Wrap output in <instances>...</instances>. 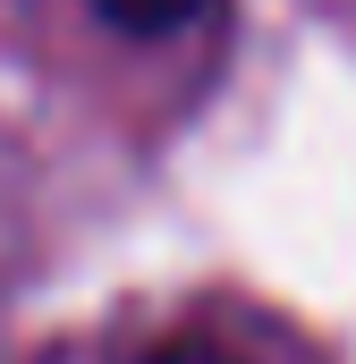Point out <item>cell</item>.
Returning <instances> with one entry per match:
<instances>
[{"instance_id":"obj_1","label":"cell","mask_w":356,"mask_h":364,"mask_svg":"<svg viewBox=\"0 0 356 364\" xmlns=\"http://www.w3.org/2000/svg\"><path fill=\"white\" fill-rule=\"evenodd\" d=\"M102 9V26H119V34H136V43H162L178 26H195L212 0H93Z\"/></svg>"},{"instance_id":"obj_2","label":"cell","mask_w":356,"mask_h":364,"mask_svg":"<svg viewBox=\"0 0 356 364\" xmlns=\"http://www.w3.org/2000/svg\"><path fill=\"white\" fill-rule=\"evenodd\" d=\"M136 364H246V356H229L221 339H204V331H170L162 348H145Z\"/></svg>"}]
</instances>
